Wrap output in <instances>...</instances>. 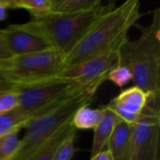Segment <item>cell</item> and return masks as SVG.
I'll list each match as a JSON object with an SVG mask.
<instances>
[{"label":"cell","instance_id":"obj_1","mask_svg":"<svg viewBox=\"0 0 160 160\" xmlns=\"http://www.w3.org/2000/svg\"><path fill=\"white\" fill-rule=\"evenodd\" d=\"M141 36L136 40L126 39L118 51V66L126 67L132 82L151 98H160V8L154 11L149 25L136 23Z\"/></svg>","mask_w":160,"mask_h":160},{"label":"cell","instance_id":"obj_2","mask_svg":"<svg viewBox=\"0 0 160 160\" xmlns=\"http://www.w3.org/2000/svg\"><path fill=\"white\" fill-rule=\"evenodd\" d=\"M113 8L115 2L111 1L80 13H48L38 18H32L27 22L13 25L43 39L52 49L66 57L89 29Z\"/></svg>","mask_w":160,"mask_h":160},{"label":"cell","instance_id":"obj_3","mask_svg":"<svg viewBox=\"0 0 160 160\" xmlns=\"http://www.w3.org/2000/svg\"><path fill=\"white\" fill-rule=\"evenodd\" d=\"M139 0H128L102 16L65 57V68L86 61L126 40L128 30L141 18Z\"/></svg>","mask_w":160,"mask_h":160},{"label":"cell","instance_id":"obj_4","mask_svg":"<svg viewBox=\"0 0 160 160\" xmlns=\"http://www.w3.org/2000/svg\"><path fill=\"white\" fill-rule=\"evenodd\" d=\"M65 57L53 49L0 58V73L15 87L57 78L65 68Z\"/></svg>","mask_w":160,"mask_h":160},{"label":"cell","instance_id":"obj_5","mask_svg":"<svg viewBox=\"0 0 160 160\" xmlns=\"http://www.w3.org/2000/svg\"><path fill=\"white\" fill-rule=\"evenodd\" d=\"M96 94H79L34 120L25 128L26 132L21 139L20 148L11 160H26L44 142L52 138L66 123L71 120L74 113L83 106H89Z\"/></svg>","mask_w":160,"mask_h":160},{"label":"cell","instance_id":"obj_6","mask_svg":"<svg viewBox=\"0 0 160 160\" xmlns=\"http://www.w3.org/2000/svg\"><path fill=\"white\" fill-rule=\"evenodd\" d=\"M15 90L18 93V107L30 112H37L42 108L65 101L82 93H91L59 77L26 86L15 87Z\"/></svg>","mask_w":160,"mask_h":160},{"label":"cell","instance_id":"obj_7","mask_svg":"<svg viewBox=\"0 0 160 160\" xmlns=\"http://www.w3.org/2000/svg\"><path fill=\"white\" fill-rule=\"evenodd\" d=\"M123 42L86 61L65 68L58 77L96 94L100 85L107 80L109 72L118 66V51Z\"/></svg>","mask_w":160,"mask_h":160},{"label":"cell","instance_id":"obj_8","mask_svg":"<svg viewBox=\"0 0 160 160\" xmlns=\"http://www.w3.org/2000/svg\"><path fill=\"white\" fill-rule=\"evenodd\" d=\"M160 121L133 125L129 160H160Z\"/></svg>","mask_w":160,"mask_h":160},{"label":"cell","instance_id":"obj_9","mask_svg":"<svg viewBox=\"0 0 160 160\" xmlns=\"http://www.w3.org/2000/svg\"><path fill=\"white\" fill-rule=\"evenodd\" d=\"M0 35L10 56H19L52 49L43 39L26 31L16 28L13 24L0 28Z\"/></svg>","mask_w":160,"mask_h":160},{"label":"cell","instance_id":"obj_10","mask_svg":"<svg viewBox=\"0 0 160 160\" xmlns=\"http://www.w3.org/2000/svg\"><path fill=\"white\" fill-rule=\"evenodd\" d=\"M133 125L121 120L108 142V151L113 160H129L131 151Z\"/></svg>","mask_w":160,"mask_h":160},{"label":"cell","instance_id":"obj_11","mask_svg":"<svg viewBox=\"0 0 160 160\" xmlns=\"http://www.w3.org/2000/svg\"><path fill=\"white\" fill-rule=\"evenodd\" d=\"M104 107V115L98 127L94 129V140L91 150V158L95 157L105 149L114 130V128L122 120L120 116L108 105Z\"/></svg>","mask_w":160,"mask_h":160},{"label":"cell","instance_id":"obj_12","mask_svg":"<svg viewBox=\"0 0 160 160\" xmlns=\"http://www.w3.org/2000/svg\"><path fill=\"white\" fill-rule=\"evenodd\" d=\"M36 118V112H26L19 107L0 115V138L10 133L19 132Z\"/></svg>","mask_w":160,"mask_h":160},{"label":"cell","instance_id":"obj_13","mask_svg":"<svg viewBox=\"0 0 160 160\" xmlns=\"http://www.w3.org/2000/svg\"><path fill=\"white\" fill-rule=\"evenodd\" d=\"M74 129L71 120L68 121L26 160H52L58 147Z\"/></svg>","mask_w":160,"mask_h":160},{"label":"cell","instance_id":"obj_14","mask_svg":"<svg viewBox=\"0 0 160 160\" xmlns=\"http://www.w3.org/2000/svg\"><path fill=\"white\" fill-rule=\"evenodd\" d=\"M104 112L105 107L93 109L89 106H83L74 113L71 124L77 130H94L101 121Z\"/></svg>","mask_w":160,"mask_h":160},{"label":"cell","instance_id":"obj_15","mask_svg":"<svg viewBox=\"0 0 160 160\" xmlns=\"http://www.w3.org/2000/svg\"><path fill=\"white\" fill-rule=\"evenodd\" d=\"M100 0H52L50 13L75 14L100 5Z\"/></svg>","mask_w":160,"mask_h":160},{"label":"cell","instance_id":"obj_16","mask_svg":"<svg viewBox=\"0 0 160 160\" xmlns=\"http://www.w3.org/2000/svg\"><path fill=\"white\" fill-rule=\"evenodd\" d=\"M8 8L27 10L32 18H38L50 13L52 0H5Z\"/></svg>","mask_w":160,"mask_h":160},{"label":"cell","instance_id":"obj_17","mask_svg":"<svg viewBox=\"0 0 160 160\" xmlns=\"http://www.w3.org/2000/svg\"><path fill=\"white\" fill-rule=\"evenodd\" d=\"M18 133H10L0 138V160H11L17 154L21 145Z\"/></svg>","mask_w":160,"mask_h":160},{"label":"cell","instance_id":"obj_18","mask_svg":"<svg viewBox=\"0 0 160 160\" xmlns=\"http://www.w3.org/2000/svg\"><path fill=\"white\" fill-rule=\"evenodd\" d=\"M77 138V129H74L68 138L61 143L54 154L52 160H71L75 152V141Z\"/></svg>","mask_w":160,"mask_h":160},{"label":"cell","instance_id":"obj_19","mask_svg":"<svg viewBox=\"0 0 160 160\" xmlns=\"http://www.w3.org/2000/svg\"><path fill=\"white\" fill-rule=\"evenodd\" d=\"M107 80L118 87L123 88L132 81V75L128 68L123 66H116L109 72Z\"/></svg>","mask_w":160,"mask_h":160},{"label":"cell","instance_id":"obj_20","mask_svg":"<svg viewBox=\"0 0 160 160\" xmlns=\"http://www.w3.org/2000/svg\"><path fill=\"white\" fill-rule=\"evenodd\" d=\"M18 103V93L15 87L12 90L0 93V115L17 108Z\"/></svg>","mask_w":160,"mask_h":160},{"label":"cell","instance_id":"obj_21","mask_svg":"<svg viewBox=\"0 0 160 160\" xmlns=\"http://www.w3.org/2000/svg\"><path fill=\"white\" fill-rule=\"evenodd\" d=\"M91 160H113L112 158L111 153L108 150H103L102 152L98 153L95 157L91 158Z\"/></svg>","mask_w":160,"mask_h":160},{"label":"cell","instance_id":"obj_22","mask_svg":"<svg viewBox=\"0 0 160 160\" xmlns=\"http://www.w3.org/2000/svg\"><path fill=\"white\" fill-rule=\"evenodd\" d=\"M8 9L5 0H0V22L8 18Z\"/></svg>","mask_w":160,"mask_h":160},{"label":"cell","instance_id":"obj_23","mask_svg":"<svg viewBox=\"0 0 160 160\" xmlns=\"http://www.w3.org/2000/svg\"><path fill=\"white\" fill-rule=\"evenodd\" d=\"M9 53L7 50V47L5 45V42L0 35V58H6V57H9Z\"/></svg>","mask_w":160,"mask_h":160},{"label":"cell","instance_id":"obj_24","mask_svg":"<svg viewBox=\"0 0 160 160\" xmlns=\"http://www.w3.org/2000/svg\"><path fill=\"white\" fill-rule=\"evenodd\" d=\"M14 87H15V86L12 85V84L9 83V82H0V93L7 92V91H9V90H12Z\"/></svg>","mask_w":160,"mask_h":160},{"label":"cell","instance_id":"obj_25","mask_svg":"<svg viewBox=\"0 0 160 160\" xmlns=\"http://www.w3.org/2000/svg\"><path fill=\"white\" fill-rule=\"evenodd\" d=\"M7 82V81L5 80V78L3 77V75H2V74L0 73V82Z\"/></svg>","mask_w":160,"mask_h":160}]
</instances>
